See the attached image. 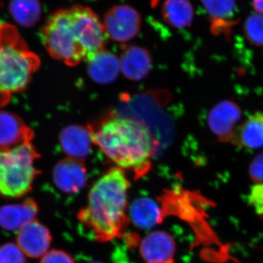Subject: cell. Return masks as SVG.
Here are the masks:
<instances>
[{
    "mask_svg": "<svg viewBox=\"0 0 263 263\" xmlns=\"http://www.w3.org/2000/svg\"><path fill=\"white\" fill-rule=\"evenodd\" d=\"M16 241L26 257L39 258L48 252L52 236L46 226L34 219L18 230Z\"/></svg>",
    "mask_w": 263,
    "mask_h": 263,
    "instance_id": "obj_7",
    "label": "cell"
},
{
    "mask_svg": "<svg viewBox=\"0 0 263 263\" xmlns=\"http://www.w3.org/2000/svg\"><path fill=\"white\" fill-rule=\"evenodd\" d=\"M176 241L169 233L152 232L141 240L140 254L146 263H164L174 259Z\"/></svg>",
    "mask_w": 263,
    "mask_h": 263,
    "instance_id": "obj_10",
    "label": "cell"
},
{
    "mask_svg": "<svg viewBox=\"0 0 263 263\" xmlns=\"http://www.w3.org/2000/svg\"><path fill=\"white\" fill-rule=\"evenodd\" d=\"M253 6L257 13L263 15V0H253Z\"/></svg>",
    "mask_w": 263,
    "mask_h": 263,
    "instance_id": "obj_26",
    "label": "cell"
},
{
    "mask_svg": "<svg viewBox=\"0 0 263 263\" xmlns=\"http://www.w3.org/2000/svg\"><path fill=\"white\" fill-rule=\"evenodd\" d=\"M164 263H175L174 259H171V260L167 261V262H165Z\"/></svg>",
    "mask_w": 263,
    "mask_h": 263,
    "instance_id": "obj_27",
    "label": "cell"
},
{
    "mask_svg": "<svg viewBox=\"0 0 263 263\" xmlns=\"http://www.w3.org/2000/svg\"><path fill=\"white\" fill-rule=\"evenodd\" d=\"M41 37L50 55L69 66L103 50L108 40L103 22L92 10L82 5L51 15Z\"/></svg>",
    "mask_w": 263,
    "mask_h": 263,
    "instance_id": "obj_1",
    "label": "cell"
},
{
    "mask_svg": "<svg viewBox=\"0 0 263 263\" xmlns=\"http://www.w3.org/2000/svg\"><path fill=\"white\" fill-rule=\"evenodd\" d=\"M26 262V255L18 245L8 243L0 247V263Z\"/></svg>",
    "mask_w": 263,
    "mask_h": 263,
    "instance_id": "obj_22",
    "label": "cell"
},
{
    "mask_svg": "<svg viewBox=\"0 0 263 263\" xmlns=\"http://www.w3.org/2000/svg\"><path fill=\"white\" fill-rule=\"evenodd\" d=\"M40 263H76L72 256L65 251L53 249L45 254Z\"/></svg>",
    "mask_w": 263,
    "mask_h": 263,
    "instance_id": "obj_24",
    "label": "cell"
},
{
    "mask_svg": "<svg viewBox=\"0 0 263 263\" xmlns=\"http://www.w3.org/2000/svg\"><path fill=\"white\" fill-rule=\"evenodd\" d=\"M53 179L57 187L63 193L76 194L86 186L87 171L82 160L68 157L55 166Z\"/></svg>",
    "mask_w": 263,
    "mask_h": 263,
    "instance_id": "obj_9",
    "label": "cell"
},
{
    "mask_svg": "<svg viewBox=\"0 0 263 263\" xmlns=\"http://www.w3.org/2000/svg\"><path fill=\"white\" fill-rule=\"evenodd\" d=\"M37 204L32 198H27L18 204L0 208V226L3 229L15 231L35 219L38 214Z\"/></svg>",
    "mask_w": 263,
    "mask_h": 263,
    "instance_id": "obj_12",
    "label": "cell"
},
{
    "mask_svg": "<svg viewBox=\"0 0 263 263\" xmlns=\"http://www.w3.org/2000/svg\"><path fill=\"white\" fill-rule=\"evenodd\" d=\"M247 201L255 212L263 216V183H257L250 189Z\"/></svg>",
    "mask_w": 263,
    "mask_h": 263,
    "instance_id": "obj_23",
    "label": "cell"
},
{
    "mask_svg": "<svg viewBox=\"0 0 263 263\" xmlns=\"http://www.w3.org/2000/svg\"><path fill=\"white\" fill-rule=\"evenodd\" d=\"M90 77L100 84H109L116 80L119 71V60L112 52L102 50L86 58Z\"/></svg>",
    "mask_w": 263,
    "mask_h": 263,
    "instance_id": "obj_14",
    "label": "cell"
},
{
    "mask_svg": "<svg viewBox=\"0 0 263 263\" xmlns=\"http://www.w3.org/2000/svg\"><path fill=\"white\" fill-rule=\"evenodd\" d=\"M60 144L70 158L82 160L89 155L93 143L91 132L87 128L71 125L60 133Z\"/></svg>",
    "mask_w": 263,
    "mask_h": 263,
    "instance_id": "obj_13",
    "label": "cell"
},
{
    "mask_svg": "<svg viewBox=\"0 0 263 263\" xmlns=\"http://www.w3.org/2000/svg\"><path fill=\"white\" fill-rule=\"evenodd\" d=\"M89 130L93 143L117 167L130 171L138 176L146 174L154 143L144 124L129 118L113 117Z\"/></svg>",
    "mask_w": 263,
    "mask_h": 263,
    "instance_id": "obj_3",
    "label": "cell"
},
{
    "mask_svg": "<svg viewBox=\"0 0 263 263\" xmlns=\"http://www.w3.org/2000/svg\"><path fill=\"white\" fill-rule=\"evenodd\" d=\"M231 143L247 148L263 146V113L257 112L236 127Z\"/></svg>",
    "mask_w": 263,
    "mask_h": 263,
    "instance_id": "obj_17",
    "label": "cell"
},
{
    "mask_svg": "<svg viewBox=\"0 0 263 263\" xmlns=\"http://www.w3.org/2000/svg\"><path fill=\"white\" fill-rule=\"evenodd\" d=\"M241 110L237 104L230 100L218 103L209 116V124L213 133L222 142H231Z\"/></svg>",
    "mask_w": 263,
    "mask_h": 263,
    "instance_id": "obj_8",
    "label": "cell"
},
{
    "mask_svg": "<svg viewBox=\"0 0 263 263\" xmlns=\"http://www.w3.org/2000/svg\"><path fill=\"white\" fill-rule=\"evenodd\" d=\"M162 13L165 22L175 28H186L193 23V7L189 0H164Z\"/></svg>",
    "mask_w": 263,
    "mask_h": 263,
    "instance_id": "obj_19",
    "label": "cell"
},
{
    "mask_svg": "<svg viewBox=\"0 0 263 263\" xmlns=\"http://www.w3.org/2000/svg\"><path fill=\"white\" fill-rule=\"evenodd\" d=\"M129 181L124 170H109L94 183L86 207L78 213L79 221L105 243L122 238L130 219L127 214Z\"/></svg>",
    "mask_w": 263,
    "mask_h": 263,
    "instance_id": "obj_2",
    "label": "cell"
},
{
    "mask_svg": "<svg viewBox=\"0 0 263 263\" xmlns=\"http://www.w3.org/2000/svg\"><path fill=\"white\" fill-rule=\"evenodd\" d=\"M34 133L14 114L0 110V148H8L26 141H32Z\"/></svg>",
    "mask_w": 263,
    "mask_h": 263,
    "instance_id": "obj_11",
    "label": "cell"
},
{
    "mask_svg": "<svg viewBox=\"0 0 263 263\" xmlns=\"http://www.w3.org/2000/svg\"><path fill=\"white\" fill-rule=\"evenodd\" d=\"M32 141L8 148H0V197L20 198L31 191L39 158Z\"/></svg>",
    "mask_w": 263,
    "mask_h": 263,
    "instance_id": "obj_5",
    "label": "cell"
},
{
    "mask_svg": "<svg viewBox=\"0 0 263 263\" xmlns=\"http://www.w3.org/2000/svg\"><path fill=\"white\" fill-rule=\"evenodd\" d=\"M103 24L108 38L115 42L125 43L140 32L141 16L133 7L116 5L106 12Z\"/></svg>",
    "mask_w": 263,
    "mask_h": 263,
    "instance_id": "obj_6",
    "label": "cell"
},
{
    "mask_svg": "<svg viewBox=\"0 0 263 263\" xmlns=\"http://www.w3.org/2000/svg\"><path fill=\"white\" fill-rule=\"evenodd\" d=\"M245 34L255 46H263V15L252 14L246 21Z\"/></svg>",
    "mask_w": 263,
    "mask_h": 263,
    "instance_id": "obj_21",
    "label": "cell"
},
{
    "mask_svg": "<svg viewBox=\"0 0 263 263\" xmlns=\"http://www.w3.org/2000/svg\"><path fill=\"white\" fill-rule=\"evenodd\" d=\"M249 175L254 182L263 183V153L252 161L249 167Z\"/></svg>",
    "mask_w": 263,
    "mask_h": 263,
    "instance_id": "obj_25",
    "label": "cell"
},
{
    "mask_svg": "<svg viewBox=\"0 0 263 263\" xmlns=\"http://www.w3.org/2000/svg\"><path fill=\"white\" fill-rule=\"evenodd\" d=\"M211 18L212 32L228 33L236 22L235 0H200Z\"/></svg>",
    "mask_w": 263,
    "mask_h": 263,
    "instance_id": "obj_15",
    "label": "cell"
},
{
    "mask_svg": "<svg viewBox=\"0 0 263 263\" xmlns=\"http://www.w3.org/2000/svg\"><path fill=\"white\" fill-rule=\"evenodd\" d=\"M10 11L19 24L30 27L41 18V6L39 0H11Z\"/></svg>",
    "mask_w": 263,
    "mask_h": 263,
    "instance_id": "obj_20",
    "label": "cell"
},
{
    "mask_svg": "<svg viewBox=\"0 0 263 263\" xmlns=\"http://www.w3.org/2000/svg\"><path fill=\"white\" fill-rule=\"evenodd\" d=\"M129 219L141 228H150L162 220V212L153 200L147 197L136 199L129 209Z\"/></svg>",
    "mask_w": 263,
    "mask_h": 263,
    "instance_id": "obj_18",
    "label": "cell"
},
{
    "mask_svg": "<svg viewBox=\"0 0 263 263\" xmlns=\"http://www.w3.org/2000/svg\"><path fill=\"white\" fill-rule=\"evenodd\" d=\"M119 64L120 70L128 79L139 81L149 72L152 60L149 53L144 48L131 46L122 52Z\"/></svg>",
    "mask_w": 263,
    "mask_h": 263,
    "instance_id": "obj_16",
    "label": "cell"
},
{
    "mask_svg": "<svg viewBox=\"0 0 263 263\" xmlns=\"http://www.w3.org/2000/svg\"><path fill=\"white\" fill-rule=\"evenodd\" d=\"M90 263H102V262H90Z\"/></svg>",
    "mask_w": 263,
    "mask_h": 263,
    "instance_id": "obj_28",
    "label": "cell"
},
{
    "mask_svg": "<svg viewBox=\"0 0 263 263\" xmlns=\"http://www.w3.org/2000/svg\"><path fill=\"white\" fill-rule=\"evenodd\" d=\"M41 65L14 26L0 23V105L28 86Z\"/></svg>",
    "mask_w": 263,
    "mask_h": 263,
    "instance_id": "obj_4",
    "label": "cell"
}]
</instances>
